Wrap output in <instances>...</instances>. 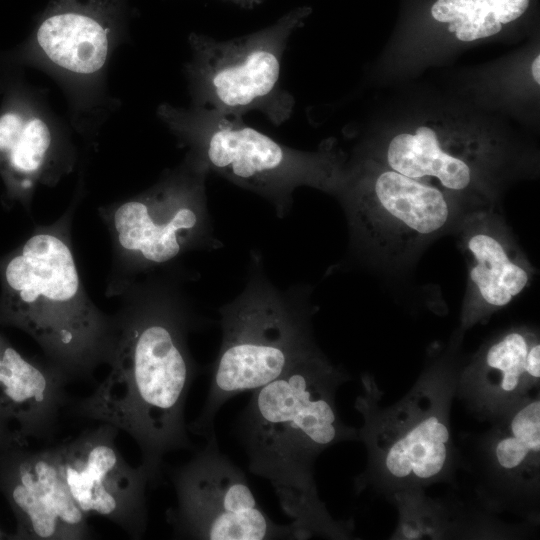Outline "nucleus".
<instances>
[{"label": "nucleus", "instance_id": "9", "mask_svg": "<svg viewBox=\"0 0 540 540\" xmlns=\"http://www.w3.org/2000/svg\"><path fill=\"white\" fill-rule=\"evenodd\" d=\"M354 247L404 254L439 235L455 217L454 197L357 152L335 194Z\"/></svg>", "mask_w": 540, "mask_h": 540}, {"label": "nucleus", "instance_id": "11", "mask_svg": "<svg viewBox=\"0 0 540 540\" xmlns=\"http://www.w3.org/2000/svg\"><path fill=\"white\" fill-rule=\"evenodd\" d=\"M447 119L398 126L359 153L456 198L480 191L497 166L498 139Z\"/></svg>", "mask_w": 540, "mask_h": 540}, {"label": "nucleus", "instance_id": "15", "mask_svg": "<svg viewBox=\"0 0 540 540\" xmlns=\"http://www.w3.org/2000/svg\"><path fill=\"white\" fill-rule=\"evenodd\" d=\"M538 12L539 0H404L396 40L432 61L446 51L527 32Z\"/></svg>", "mask_w": 540, "mask_h": 540}, {"label": "nucleus", "instance_id": "2", "mask_svg": "<svg viewBox=\"0 0 540 540\" xmlns=\"http://www.w3.org/2000/svg\"><path fill=\"white\" fill-rule=\"evenodd\" d=\"M349 379L320 349L252 391L233 426L249 471L269 481L299 540L352 538V523L331 516L314 478L321 453L359 439L336 405V392Z\"/></svg>", "mask_w": 540, "mask_h": 540}, {"label": "nucleus", "instance_id": "7", "mask_svg": "<svg viewBox=\"0 0 540 540\" xmlns=\"http://www.w3.org/2000/svg\"><path fill=\"white\" fill-rule=\"evenodd\" d=\"M208 174L186 155L149 189L99 209L112 239L111 293L122 294L139 276L174 268L185 254L223 247L208 209Z\"/></svg>", "mask_w": 540, "mask_h": 540}, {"label": "nucleus", "instance_id": "18", "mask_svg": "<svg viewBox=\"0 0 540 540\" xmlns=\"http://www.w3.org/2000/svg\"><path fill=\"white\" fill-rule=\"evenodd\" d=\"M468 265V288L461 331L507 306L527 287L531 267L505 225L495 214L469 215L461 236Z\"/></svg>", "mask_w": 540, "mask_h": 540}, {"label": "nucleus", "instance_id": "1", "mask_svg": "<svg viewBox=\"0 0 540 540\" xmlns=\"http://www.w3.org/2000/svg\"><path fill=\"white\" fill-rule=\"evenodd\" d=\"M172 269L134 281L115 315L110 372L88 396L70 400L71 414L115 426L136 442L141 468L160 485L167 454L193 450L185 405L197 376L189 334L207 325Z\"/></svg>", "mask_w": 540, "mask_h": 540}, {"label": "nucleus", "instance_id": "21", "mask_svg": "<svg viewBox=\"0 0 540 540\" xmlns=\"http://www.w3.org/2000/svg\"><path fill=\"white\" fill-rule=\"evenodd\" d=\"M12 425L10 419L0 410V450L13 445H28Z\"/></svg>", "mask_w": 540, "mask_h": 540}, {"label": "nucleus", "instance_id": "13", "mask_svg": "<svg viewBox=\"0 0 540 540\" xmlns=\"http://www.w3.org/2000/svg\"><path fill=\"white\" fill-rule=\"evenodd\" d=\"M0 493L16 528L10 540H87L93 532L65 482L56 445L0 450Z\"/></svg>", "mask_w": 540, "mask_h": 540}, {"label": "nucleus", "instance_id": "19", "mask_svg": "<svg viewBox=\"0 0 540 540\" xmlns=\"http://www.w3.org/2000/svg\"><path fill=\"white\" fill-rule=\"evenodd\" d=\"M67 384L46 361L26 358L0 334V410L22 439L53 440L71 400Z\"/></svg>", "mask_w": 540, "mask_h": 540}, {"label": "nucleus", "instance_id": "4", "mask_svg": "<svg viewBox=\"0 0 540 540\" xmlns=\"http://www.w3.org/2000/svg\"><path fill=\"white\" fill-rule=\"evenodd\" d=\"M311 295L309 285L277 286L266 273L262 254L251 251L242 291L218 309L221 344L208 367L205 403L188 424L189 433L205 438L215 434V417L228 400L265 386L320 350Z\"/></svg>", "mask_w": 540, "mask_h": 540}, {"label": "nucleus", "instance_id": "14", "mask_svg": "<svg viewBox=\"0 0 540 540\" xmlns=\"http://www.w3.org/2000/svg\"><path fill=\"white\" fill-rule=\"evenodd\" d=\"M127 14L126 0H49L34 33L44 68L72 87L98 86Z\"/></svg>", "mask_w": 540, "mask_h": 540}, {"label": "nucleus", "instance_id": "17", "mask_svg": "<svg viewBox=\"0 0 540 540\" xmlns=\"http://www.w3.org/2000/svg\"><path fill=\"white\" fill-rule=\"evenodd\" d=\"M491 423L479 445L483 498L492 509H534L540 491V393Z\"/></svg>", "mask_w": 540, "mask_h": 540}, {"label": "nucleus", "instance_id": "6", "mask_svg": "<svg viewBox=\"0 0 540 540\" xmlns=\"http://www.w3.org/2000/svg\"><path fill=\"white\" fill-rule=\"evenodd\" d=\"M160 119L187 149L186 155L236 186L267 200L283 219L302 186L336 194L345 157L334 146L305 151L284 145L240 117L191 106L163 104Z\"/></svg>", "mask_w": 540, "mask_h": 540}, {"label": "nucleus", "instance_id": "12", "mask_svg": "<svg viewBox=\"0 0 540 540\" xmlns=\"http://www.w3.org/2000/svg\"><path fill=\"white\" fill-rule=\"evenodd\" d=\"M119 429L107 423L56 444L69 492L86 516H99L141 539L147 529L146 487L141 466L132 467L116 445Z\"/></svg>", "mask_w": 540, "mask_h": 540}, {"label": "nucleus", "instance_id": "10", "mask_svg": "<svg viewBox=\"0 0 540 540\" xmlns=\"http://www.w3.org/2000/svg\"><path fill=\"white\" fill-rule=\"evenodd\" d=\"M186 463L168 472L177 502L166 512L175 538L198 540L298 539L259 506L245 473L221 452L216 434Z\"/></svg>", "mask_w": 540, "mask_h": 540}, {"label": "nucleus", "instance_id": "22", "mask_svg": "<svg viewBox=\"0 0 540 540\" xmlns=\"http://www.w3.org/2000/svg\"><path fill=\"white\" fill-rule=\"evenodd\" d=\"M232 2L245 9H253L254 7L260 5L264 0H226Z\"/></svg>", "mask_w": 540, "mask_h": 540}, {"label": "nucleus", "instance_id": "23", "mask_svg": "<svg viewBox=\"0 0 540 540\" xmlns=\"http://www.w3.org/2000/svg\"><path fill=\"white\" fill-rule=\"evenodd\" d=\"M7 537H8V534L5 533V532L0 528V540L7 539Z\"/></svg>", "mask_w": 540, "mask_h": 540}, {"label": "nucleus", "instance_id": "3", "mask_svg": "<svg viewBox=\"0 0 540 540\" xmlns=\"http://www.w3.org/2000/svg\"><path fill=\"white\" fill-rule=\"evenodd\" d=\"M74 208L0 257V325L32 337L68 383L91 379L108 364L116 338L115 316L94 304L80 279L71 240Z\"/></svg>", "mask_w": 540, "mask_h": 540}, {"label": "nucleus", "instance_id": "16", "mask_svg": "<svg viewBox=\"0 0 540 540\" xmlns=\"http://www.w3.org/2000/svg\"><path fill=\"white\" fill-rule=\"evenodd\" d=\"M540 341L535 330L512 327L486 342L458 373L456 397L492 422L539 393Z\"/></svg>", "mask_w": 540, "mask_h": 540}, {"label": "nucleus", "instance_id": "8", "mask_svg": "<svg viewBox=\"0 0 540 540\" xmlns=\"http://www.w3.org/2000/svg\"><path fill=\"white\" fill-rule=\"evenodd\" d=\"M311 13V7L299 6L267 27L229 40L192 33L186 70L193 105L240 118L258 111L275 125L284 123L294 98L280 83L282 59Z\"/></svg>", "mask_w": 540, "mask_h": 540}, {"label": "nucleus", "instance_id": "20", "mask_svg": "<svg viewBox=\"0 0 540 540\" xmlns=\"http://www.w3.org/2000/svg\"><path fill=\"white\" fill-rule=\"evenodd\" d=\"M390 501L398 509V523L392 539H444L451 536H498L503 528L493 519L463 520L440 499L424 490L394 495Z\"/></svg>", "mask_w": 540, "mask_h": 540}, {"label": "nucleus", "instance_id": "5", "mask_svg": "<svg viewBox=\"0 0 540 540\" xmlns=\"http://www.w3.org/2000/svg\"><path fill=\"white\" fill-rule=\"evenodd\" d=\"M459 370L448 354L430 361L412 388L388 406L381 405L374 377L362 375L355 408L363 419L358 440L366 447L367 465L355 478L357 493L371 489L391 499L452 479L457 455L451 409Z\"/></svg>", "mask_w": 540, "mask_h": 540}]
</instances>
